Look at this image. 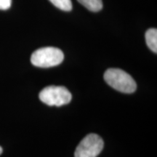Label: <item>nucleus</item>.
<instances>
[{"instance_id": "1", "label": "nucleus", "mask_w": 157, "mask_h": 157, "mask_svg": "<svg viewBox=\"0 0 157 157\" xmlns=\"http://www.w3.org/2000/svg\"><path fill=\"white\" fill-rule=\"evenodd\" d=\"M104 79L106 83L117 91L130 94L137 89L136 82L133 78L119 68H109L104 74Z\"/></svg>"}, {"instance_id": "2", "label": "nucleus", "mask_w": 157, "mask_h": 157, "mask_svg": "<svg viewBox=\"0 0 157 157\" xmlns=\"http://www.w3.org/2000/svg\"><path fill=\"white\" fill-rule=\"evenodd\" d=\"M64 59L63 52L60 49L52 47L42 48L31 55V62L39 68H50L58 66Z\"/></svg>"}, {"instance_id": "3", "label": "nucleus", "mask_w": 157, "mask_h": 157, "mask_svg": "<svg viewBox=\"0 0 157 157\" xmlns=\"http://www.w3.org/2000/svg\"><path fill=\"white\" fill-rule=\"evenodd\" d=\"M39 99L50 106H61L69 103L71 101V94L64 87L49 86L39 93Z\"/></svg>"}, {"instance_id": "4", "label": "nucleus", "mask_w": 157, "mask_h": 157, "mask_svg": "<svg viewBox=\"0 0 157 157\" xmlns=\"http://www.w3.org/2000/svg\"><path fill=\"white\" fill-rule=\"evenodd\" d=\"M103 140L99 135L89 134L80 142L74 157H97L103 148Z\"/></svg>"}, {"instance_id": "5", "label": "nucleus", "mask_w": 157, "mask_h": 157, "mask_svg": "<svg viewBox=\"0 0 157 157\" xmlns=\"http://www.w3.org/2000/svg\"><path fill=\"white\" fill-rule=\"evenodd\" d=\"M146 42L147 46L151 50L157 52V30L156 29H150L146 33Z\"/></svg>"}, {"instance_id": "6", "label": "nucleus", "mask_w": 157, "mask_h": 157, "mask_svg": "<svg viewBox=\"0 0 157 157\" xmlns=\"http://www.w3.org/2000/svg\"><path fill=\"white\" fill-rule=\"evenodd\" d=\"M77 1L92 12H98L103 8L102 0H77Z\"/></svg>"}, {"instance_id": "7", "label": "nucleus", "mask_w": 157, "mask_h": 157, "mask_svg": "<svg viewBox=\"0 0 157 157\" xmlns=\"http://www.w3.org/2000/svg\"><path fill=\"white\" fill-rule=\"evenodd\" d=\"M53 5L63 11H71L72 10L71 0H50Z\"/></svg>"}, {"instance_id": "8", "label": "nucleus", "mask_w": 157, "mask_h": 157, "mask_svg": "<svg viewBox=\"0 0 157 157\" xmlns=\"http://www.w3.org/2000/svg\"><path fill=\"white\" fill-rule=\"evenodd\" d=\"M12 0H0V10H6L10 7Z\"/></svg>"}, {"instance_id": "9", "label": "nucleus", "mask_w": 157, "mask_h": 157, "mask_svg": "<svg viewBox=\"0 0 157 157\" xmlns=\"http://www.w3.org/2000/svg\"><path fill=\"white\" fill-rule=\"evenodd\" d=\"M2 151H3V150H2V147L0 146V155H1L2 154Z\"/></svg>"}]
</instances>
